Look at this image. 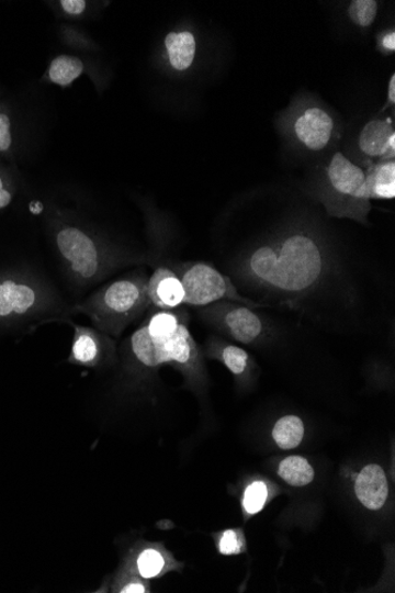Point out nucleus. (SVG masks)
<instances>
[{"instance_id":"9d476101","label":"nucleus","mask_w":395,"mask_h":593,"mask_svg":"<svg viewBox=\"0 0 395 593\" xmlns=\"http://www.w3.org/2000/svg\"><path fill=\"white\" fill-rule=\"evenodd\" d=\"M121 568L149 581L166 572L178 570L179 564L162 546L142 542L133 547Z\"/></svg>"},{"instance_id":"393cba45","label":"nucleus","mask_w":395,"mask_h":593,"mask_svg":"<svg viewBox=\"0 0 395 593\" xmlns=\"http://www.w3.org/2000/svg\"><path fill=\"white\" fill-rule=\"evenodd\" d=\"M12 145L11 121L7 114H0V152H7Z\"/></svg>"},{"instance_id":"4be33fe9","label":"nucleus","mask_w":395,"mask_h":593,"mask_svg":"<svg viewBox=\"0 0 395 593\" xmlns=\"http://www.w3.org/2000/svg\"><path fill=\"white\" fill-rule=\"evenodd\" d=\"M379 3L375 0H354L348 8V16L361 27H370L377 14Z\"/></svg>"},{"instance_id":"ddd939ff","label":"nucleus","mask_w":395,"mask_h":593,"mask_svg":"<svg viewBox=\"0 0 395 593\" xmlns=\"http://www.w3.org/2000/svg\"><path fill=\"white\" fill-rule=\"evenodd\" d=\"M359 148L370 159L394 160L395 131L392 119L372 120L359 135Z\"/></svg>"},{"instance_id":"7ed1b4c3","label":"nucleus","mask_w":395,"mask_h":593,"mask_svg":"<svg viewBox=\"0 0 395 593\" xmlns=\"http://www.w3.org/2000/svg\"><path fill=\"white\" fill-rule=\"evenodd\" d=\"M147 282L144 273L112 281L99 288L71 311L88 316L94 328L108 336L120 337L150 307Z\"/></svg>"},{"instance_id":"39448f33","label":"nucleus","mask_w":395,"mask_h":593,"mask_svg":"<svg viewBox=\"0 0 395 593\" xmlns=\"http://www.w3.org/2000/svg\"><path fill=\"white\" fill-rule=\"evenodd\" d=\"M56 246L76 283L87 286L102 279L111 268L98 240L81 227L66 224L55 235Z\"/></svg>"},{"instance_id":"6e6552de","label":"nucleus","mask_w":395,"mask_h":593,"mask_svg":"<svg viewBox=\"0 0 395 593\" xmlns=\"http://www.w3.org/2000/svg\"><path fill=\"white\" fill-rule=\"evenodd\" d=\"M326 178L331 193L337 195V200L351 204L352 212L362 210L364 214H368L371 204L366 191H364L366 172L362 167L338 152L327 166Z\"/></svg>"},{"instance_id":"5701e85b","label":"nucleus","mask_w":395,"mask_h":593,"mask_svg":"<svg viewBox=\"0 0 395 593\" xmlns=\"http://www.w3.org/2000/svg\"><path fill=\"white\" fill-rule=\"evenodd\" d=\"M268 499V489L264 482L257 481L248 486L245 499H242V506L249 514L260 513Z\"/></svg>"},{"instance_id":"a878e982","label":"nucleus","mask_w":395,"mask_h":593,"mask_svg":"<svg viewBox=\"0 0 395 593\" xmlns=\"http://www.w3.org/2000/svg\"><path fill=\"white\" fill-rule=\"evenodd\" d=\"M59 5L69 16H80L87 9L84 0H63Z\"/></svg>"},{"instance_id":"a211bd4d","label":"nucleus","mask_w":395,"mask_h":593,"mask_svg":"<svg viewBox=\"0 0 395 593\" xmlns=\"http://www.w3.org/2000/svg\"><path fill=\"white\" fill-rule=\"evenodd\" d=\"M272 437L275 444L283 450L297 448L303 437H305V424L294 415L282 417L272 429Z\"/></svg>"},{"instance_id":"f8f14e48","label":"nucleus","mask_w":395,"mask_h":593,"mask_svg":"<svg viewBox=\"0 0 395 593\" xmlns=\"http://www.w3.org/2000/svg\"><path fill=\"white\" fill-rule=\"evenodd\" d=\"M147 292L150 306L157 310L173 311L184 305L185 289L172 268H157L148 279Z\"/></svg>"},{"instance_id":"9b49d317","label":"nucleus","mask_w":395,"mask_h":593,"mask_svg":"<svg viewBox=\"0 0 395 593\" xmlns=\"http://www.w3.org/2000/svg\"><path fill=\"white\" fill-rule=\"evenodd\" d=\"M294 132L303 146L313 152H320L331 142L334 120L327 111L311 108L297 116Z\"/></svg>"},{"instance_id":"4468645a","label":"nucleus","mask_w":395,"mask_h":593,"mask_svg":"<svg viewBox=\"0 0 395 593\" xmlns=\"http://www.w3.org/2000/svg\"><path fill=\"white\" fill-rule=\"evenodd\" d=\"M354 490L362 506L370 511L382 510L390 494L384 469L379 465L364 467L356 480Z\"/></svg>"},{"instance_id":"423d86ee","label":"nucleus","mask_w":395,"mask_h":593,"mask_svg":"<svg viewBox=\"0 0 395 593\" xmlns=\"http://www.w3.org/2000/svg\"><path fill=\"white\" fill-rule=\"evenodd\" d=\"M185 289L184 305L206 307L218 301H233L250 309H262L237 291L232 280L205 262H184L172 268Z\"/></svg>"},{"instance_id":"20e7f679","label":"nucleus","mask_w":395,"mask_h":593,"mask_svg":"<svg viewBox=\"0 0 395 593\" xmlns=\"http://www.w3.org/2000/svg\"><path fill=\"white\" fill-rule=\"evenodd\" d=\"M58 312L53 288L21 273L0 276V327L42 325L56 321Z\"/></svg>"},{"instance_id":"0eeeda50","label":"nucleus","mask_w":395,"mask_h":593,"mask_svg":"<svg viewBox=\"0 0 395 593\" xmlns=\"http://www.w3.org/2000/svg\"><path fill=\"white\" fill-rule=\"evenodd\" d=\"M200 315L241 344H252L264 333V322L252 309L233 301H218L202 307Z\"/></svg>"},{"instance_id":"6ab92c4d","label":"nucleus","mask_w":395,"mask_h":593,"mask_svg":"<svg viewBox=\"0 0 395 593\" xmlns=\"http://www.w3.org/2000/svg\"><path fill=\"white\" fill-rule=\"evenodd\" d=\"M84 71L82 59L72 55L57 56L49 68V80L59 87H69Z\"/></svg>"},{"instance_id":"f3484780","label":"nucleus","mask_w":395,"mask_h":593,"mask_svg":"<svg viewBox=\"0 0 395 593\" xmlns=\"http://www.w3.org/2000/svg\"><path fill=\"white\" fill-rule=\"evenodd\" d=\"M207 356L222 361L224 367L235 377L246 374L250 368L249 354L246 349L235 345L222 344L218 340L212 342L208 345Z\"/></svg>"},{"instance_id":"bb28decb","label":"nucleus","mask_w":395,"mask_h":593,"mask_svg":"<svg viewBox=\"0 0 395 593\" xmlns=\"http://www.w3.org/2000/svg\"><path fill=\"white\" fill-rule=\"evenodd\" d=\"M380 47L385 53L393 54L395 52V33L394 30H390L382 40H380Z\"/></svg>"},{"instance_id":"aec40b11","label":"nucleus","mask_w":395,"mask_h":593,"mask_svg":"<svg viewBox=\"0 0 395 593\" xmlns=\"http://www.w3.org/2000/svg\"><path fill=\"white\" fill-rule=\"evenodd\" d=\"M279 475L287 484L305 486L313 482L315 471L305 458L291 456V458H286L280 463Z\"/></svg>"},{"instance_id":"dca6fc26","label":"nucleus","mask_w":395,"mask_h":593,"mask_svg":"<svg viewBox=\"0 0 395 593\" xmlns=\"http://www.w3.org/2000/svg\"><path fill=\"white\" fill-rule=\"evenodd\" d=\"M165 48L173 69L185 71L193 65L196 42L192 33H170L165 38Z\"/></svg>"},{"instance_id":"1a4fd4ad","label":"nucleus","mask_w":395,"mask_h":593,"mask_svg":"<svg viewBox=\"0 0 395 593\" xmlns=\"http://www.w3.org/2000/svg\"><path fill=\"white\" fill-rule=\"evenodd\" d=\"M74 337L68 363L98 369L111 363L115 357V343L108 334L82 325L71 324Z\"/></svg>"},{"instance_id":"cd10ccee","label":"nucleus","mask_w":395,"mask_h":593,"mask_svg":"<svg viewBox=\"0 0 395 593\" xmlns=\"http://www.w3.org/2000/svg\"><path fill=\"white\" fill-rule=\"evenodd\" d=\"M11 202L12 192L7 188L2 176H0V210L9 206Z\"/></svg>"},{"instance_id":"f257e3e1","label":"nucleus","mask_w":395,"mask_h":593,"mask_svg":"<svg viewBox=\"0 0 395 593\" xmlns=\"http://www.w3.org/2000/svg\"><path fill=\"white\" fill-rule=\"evenodd\" d=\"M247 271L268 292L294 300L312 292L321 281L325 256L313 236L294 233L255 249Z\"/></svg>"},{"instance_id":"412c9836","label":"nucleus","mask_w":395,"mask_h":593,"mask_svg":"<svg viewBox=\"0 0 395 593\" xmlns=\"http://www.w3.org/2000/svg\"><path fill=\"white\" fill-rule=\"evenodd\" d=\"M149 590L146 580L121 567L113 575L110 588L113 593H147Z\"/></svg>"},{"instance_id":"b1692460","label":"nucleus","mask_w":395,"mask_h":593,"mask_svg":"<svg viewBox=\"0 0 395 593\" xmlns=\"http://www.w3.org/2000/svg\"><path fill=\"white\" fill-rule=\"evenodd\" d=\"M242 541L237 530L227 529L221 536L218 550L223 556L238 555L241 551Z\"/></svg>"},{"instance_id":"c85d7f7f","label":"nucleus","mask_w":395,"mask_h":593,"mask_svg":"<svg viewBox=\"0 0 395 593\" xmlns=\"http://www.w3.org/2000/svg\"><path fill=\"white\" fill-rule=\"evenodd\" d=\"M395 103V74L391 76V80L388 82V90H387V104L384 108V111L390 108V105H394Z\"/></svg>"},{"instance_id":"f03ea898","label":"nucleus","mask_w":395,"mask_h":593,"mask_svg":"<svg viewBox=\"0 0 395 593\" xmlns=\"http://www.w3.org/2000/svg\"><path fill=\"white\" fill-rule=\"evenodd\" d=\"M136 362L146 369L171 365L182 374L192 389H201L206 372L200 347L188 327V315L180 311L151 313L129 339Z\"/></svg>"},{"instance_id":"2eb2a0df","label":"nucleus","mask_w":395,"mask_h":593,"mask_svg":"<svg viewBox=\"0 0 395 593\" xmlns=\"http://www.w3.org/2000/svg\"><path fill=\"white\" fill-rule=\"evenodd\" d=\"M364 179V191L369 201H391L395 197V163L394 160L377 161L368 167Z\"/></svg>"}]
</instances>
